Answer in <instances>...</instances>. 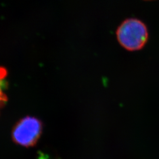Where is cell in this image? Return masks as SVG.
Returning <instances> with one entry per match:
<instances>
[{"mask_svg":"<svg viewBox=\"0 0 159 159\" xmlns=\"http://www.w3.org/2000/svg\"><path fill=\"white\" fill-rule=\"evenodd\" d=\"M116 35L120 45L129 51L142 49L148 40L146 25L136 18L127 19L120 24Z\"/></svg>","mask_w":159,"mask_h":159,"instance_id":"cell-1","label":"cell"},{"mask_svg":"<svg viewBox=\"0 0 159 159\" xmlns=\"http://www.w3.org/2000/svg\"><path fill=\"white\" fill-rule=\"evenodd\" d=\"M43 130L41 121L31 116L20 120L12 128V139L16 144L25 148L34 146L39 141Z\"/></svg>","mask_w":159,"mask_h":159,"instance_id":"cell-2","label":"cell"},{"mask_svg":"<svg viewBox=\"0 0 159 159\" xmlns=\"http://www.w3.org/2000/svg\"><path fill=\"white\" fill-rule=\"evenodd\" d=\"M147 1H148V0H147Z\"/></svg>","mask_w":159,"mask_h":159,"instance_id":"cell-3","label":"cell"}]
</instances>
